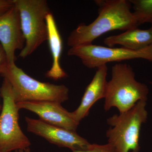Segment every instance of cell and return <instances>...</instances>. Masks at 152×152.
I'll list each match as a JSON object with an SVG mask.
<instances>
[{
	"mask_svg": "<svg viewBox=\"0 0 152 152\" xmlns=\"http://www.w3.org/2000/svg\"><path fill=\"white\" fill-rule=\"evenodd\" d=\"M48 29V40L53 58L52 66L45 74L46 77L54 80L64 78L67 76L62 68L60 59L63 50V43L53 15L51 12L46 18Z\"/></svg>",
	"mask_w": 152,
	"mask_h": 152,
	"instance_id": "12",
	"label": "cell"
},
{
	"mask_svg": "<svg viewBox=\"0 0 152 152\" xmlns=\"http://www.w3.org/2000/svg\"><path fill=\"white\" fill-rule=\"evenodd\" d=\"M1 75L10 83L16 103L50 101L61 104L69 99V88L65 85L39 81L28 75L15 63L9 64Z\"/></svg>",
	"mask_w": 152,
	"mask_h": 152,
	"instance_id": "3",
	"label": "cell"
},
{
	"mask_svg": "<svg viewBox=\"0 0 152 152\" xmlns=\"http://www.w3.org/2000/svg\"><path fill=\"white\" fill-rule=\"evenodd\" d=\"M18 10L25 45L19 56L25 58L48 40L46 18L50 12L46 0H13Z\"/></svg>",
	"mask_w": 152,
	"mask_h": 152,
	"instance_id": "5",
	"label": "cell"
},
{
	"mask_svg": "<svg viewBox=\"0 0 152 152\" xmlns=\"http://www.w3.org/2000/svg\"><path fill=\"white\" fill-rule=\"evenodd\" d=\"M147 101H139L130 110L114 115L107 120L113 127L106 133L108 143L117 152H139L140 132L143 124L147 121Z\"/></svg>",
	"mask_w": 152,
	"mask_h": 152,
	"instance_id": "4",
	"label": "cell"
},
{
	"mask_svg": "<svg viewBox=\"0 0 152 152\" xmlns=\"http://www.w3.org/2000/svg\"><path fill=\"white\" fill-rule=\"evenodd\" d=\"M133 5L134 15L139 25L150 23L152 25V0H129Z\"/></svg>",
	"mask_w": 152,
	"mask_h": 152,
	"instance_id": "14",
	"label": "cell"
},
{
	"mask_svg": "<svg viewBox=\"0 0 152 152\" xmlns=\"http://www.w3.org/2000/svg\"><path fill=\"white\" fill-rule=\"evenodd\" d=\"M97 69L91 82L86 88L80 106L75 111L71 113L78 122L88 115L90 108L97 101L105 97L107 67V65H103Z\"/></svg>",
	"mask_w": 152,
	"mask_h": 152,
	"instance_id": "11",
	"label": "cell"
},
{
	"mask_svg": "<svg viewBox=\"0 0 152 152\" xmlns=\"http://www.w3.org/2000/svg\"><path fill=\"white\" fill-rule=\"evenodd\" d=\"M16 152H31L29 148L24 150H19L16 151Z\"/></svg>",
	"mask_w": 152,
	"mask_h": 152,
	"instance_id": "18",
	"label": "cell"
},
{
	"mask_svg": "<svg viewBox=\"0 0 152 152\" xmlns=\"http://www.w3.org/2000/svg\"><path fill=\"white\" fill-rule=\"evenodd\" d=\"M0 42L7 54L9 64H15V52L18 50H21L25 45L20 14L15 4L0 16Z\"/></svg>",
	"mask_w": 152,
	"mask_h": 152,
	"instance_id": "9",
	"label": "cell"
},
{
	"mask_svg": "<svg viewBox=\"0 0 152 152\" xmlns=\"http://www.w3.org/2000/svg\"><path fill=\"white\" fill-rule=\"evenodd\" d=\"M13 0H0V16L14 6Z\"/></svg>",
	"mask_w": 152,
	"mask_h": 152,
	"instance_id": "17",
	"label": "cell"
},
{
	"mask_svg": "<svg viewBox=\"0 0 152 152\" xmlns=\"http://www.w3.org/2000/svg\"><path fill=\"white\" fill-rule=\"evenodd\" d=\"M0 108H1V107H0Z\"/></svg>",
	"mask_w": 152,
	"mask_h": 152,
	"instance_id": "21",
	"label": "cell"
},
{
	"mask_svg": "<svg viewBox=\"0 0 152 152\" xmlns=\"http://www.w3.org/2000/svg\"><path fill=\"white\" fill-rule=\"evenodd\" d=\"M67 55L78 57L83 64L90 69L97 68L110 62L142 59L152 62V45L138 50L126 48H113L93 45L71 48Z\"/></svg>",
	"mask_w": 152,
	"mask_h": 152,
	"instance_id": "7",
	"label": "cell"
},
{
	"mask_svg": "<svg viewBox=\"0 0 152 152\" xmlns=\"http://www.w3.org/2000/svg\"><path fill=\"white\" fill-rule=\"evenodd\" d=\"M151 83L152 85V82H151Z\"/></svg>",
	"mask_w": 152,
	"mask_h": 152,
	"instance_id": "19",
	"label": "cell"
},
{
	"mask_svg": "<svg viewBox=\"0 0 152 152\" xmlns=\"http://www.w3.org/2000/svg\"><path fill=\"white\" fill-rule=\"evenodd\" d=\"M0 152H1V151H0Z\"/></svg>",
	"mask_w": 152,
	"mask_h": 152,
	"instance_id": "20",
	"label": "cell"
},
{
	"mask_svg": "<svg viewBox=\"0 0 152 152\" xmlns=\"http://www.w3.org/2000/svg\"><path fill=\"white\" fill-rule=\"evenodd\" d=\"M72 152H117L113 147L110 144L99 145L96 144H90L86 150H74Z\"/></svg>",
	"mask_w": 152,
	"mask_h": 152,
	"instance_id": "15",
	"label": "cell"
},
{
	"mask_svg": "<svg viewBox=\"0 0 152 152\" xmlns=\"http://www.w3.org/2000/svg\"><path fill=\"white\" fill-rule=\"evenodd\" d=\"M27 130L40 136L52 144L74 150L86 149L90 145L86 139L79 136L76 131L69 130L45 122L40 119L25 118Z\"/></svg>",
	"mask_w": 152,
	"mask_h": 152,
	"instance_id": "8",
	"label": "cell"
},
{
	"mask_svg": "<svg viewBox=\"0 0 152 152\" xmlns=\"http://www.w3.org/2000/svg\"><path fill=\"white\" fill-rule=\"evenodd\" d=\"M19 109H24L37 115L45 122L69 130L76 131L79 124L72 115L57 102H26L16 103Z\"/></svg>",
	"mask_w": 152,
	"mask_h": 152,
	"instance_id": "10",
	"label": "cell"
},
{
	"mask_svg": "<svg viewBox=\"0 0 152 152\" xmlns=\"http://www.w3.org/2000/svg\"><path fill=\"white\" fill-rule=\"evenodd\" d=\"M97 18L89 25H79L70 34L67 44L71 48L90 45L97 38L114 30L126 31L139 24L127 0H97Z\"/></svg>",
	"mask_w": 152,
	"mask_h": 152,
	"instance_id": "1",
	"label": "cell"
},
{
	"mask_svg": "<svg viewBox=\"0 0 152 152\" xmlns=\"http://www.w3.org/2000/svg\"><path fill=\"white\" fill-rule=\"evenodd\" d=\"M104 42L109 48L120 45L134 50L145 48L152 45V25L147 29L135 28L119 34L107 37Z\"/></svg>",
	"mask_w": 152,
	"mask_h": 152,
	"instance_id": "13",
	"label": "cell"
},
{
	"mask_svg": "<svg viewBox=\"0 0 152 152\" xmlns=\"http://www.w3.org/2000/svg\"><path fill=\"white\" fill-rule=\"evenodd\" d=\"M8 65L7 54L2 46L0 44V75Z\"/></svg>",
	"mask_w": 152,
	"mask_h": 152,
	"instance_id": "16",
	"label": "cell"
},
{
	"mask_svg": "<svg viewBox=\"0 0 152 152\" xmlns=\"http://www.w3.org/2000/svg\"><path fill=\"white\" fill-rule=\"evenodd\" d=\"M0 94L3 100L0 115V151L10 152L29 148V140L19 126L20 109L14 99L12 86L5 78L0 88Z\"/></svg>",
	"mask_w": 152,
	"mask_h": 152,
	"instance_id": "6",
	"label": "cell"
},
{
	"mask_svg": "<svg viewBox=\"0 0 152 152\" xmlns=\"http://www.w3.org/2000/svg\"><path fill=\"white\" fill-rule=\"evenodd\" d=\"M111 79L107 82L104 109L115 107L120 113L133 107L140 101H147L149 89L146 85L136 80L129 65L116 64L113 66Z\"/></svg>",
	"mask_w": 152,
	"mask_h": 152,
	"instance_id": "2",
	"label": "cell"
}]
</instances>
